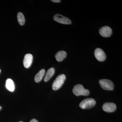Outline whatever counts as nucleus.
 <instances>
[{
    "instance_id": "nucleus-12",
    "label": "nucleus",
    "mask_w": 122,
    "mask_h": 122,
    "mask_svg": "<svg viewBox=\"0 0 122 122\" xmlns=\"http://www.w3.org/2000/svg\"><path fill=\"white\" fill-rule=\"evenodd\" d=\"M45 73V70L44 69L41 70L35 75L34 80L36 82H38L41 81Z\"/></svg>"
},
{
    "instance_id": "nucleus-17",
    "label": "nucleus",
    "mask_w": 122,
    "mask_h": 122,
    "mask_svg": "<svg viewBox=\"0 0 122 122\" xmlns=\"http://www.w3.org/2000/svg\"><path fill=\"white\" fill-rule=\"evenodd\" d=\"M1 108H2V107H1V106H0V110L1 109Z\"/></svg>"
},
{
    "instance_id": "nucleus-11",
    "label": "nucleus",
    "mask_w": 122,
    "mask_h": 122,
    "mask_svg": "<svg viewBox=\"0 0 122 122\" xmlns=\"http://www.w3.org/2000/svg\"><path fill=\"white\" fill-rule=\"evenodd\" d=\"M5 86L7 89L10 92H13L15 90V86L13 81L11 79H8L6 81Z\"/></svg>"
},
{
    "instance_id": "nucleus-19",
    "label": "nucleus",
    "mask_w": 122,
    "mask_h": 122,
    "mask_svg": "<svg viewBox=\"0 0 122 122\" xmlns=\"http://www.w3.org/2000/svg\"><path fill=\"white\" fill-rule=\"evenodd\" d=\"M1 70H0V72Z\"/></svg>"
},
{
    "instance_id": "nucleus-8",
    "label": "nucleus",
    "mask_w": 122,
    "mask_h": 122,
    "mask_svg": "<svg viewBox=\"0 0 122 122\" xmlns=\"http://www.w3.org/2000/svg\"><path fill=\"white\" fill-rule=\"evenodd\" d=\"M99 33L103 37H109L112 34V31L111 28L109 26H106L102 27L99 29Z\"/></svg>"
},
{
    "instance_id": "nucleus-4",
    "label": "nucleus",
    "mask_w": 122,
    "mask_h": 122,
    "mask_svg": "<svg viewBox=\"0 0 122 122\" xmlns=\"http://www.w3.org/2000/svg\"><path fill=\"white\" fill-rule=\"evenodd\" d=\"M99 84L103 89L106 90H113L114 85L113 82L109 79H101L99 81Z\"/></svg>"
},
{
    "instance_id": "nucleus-16",
    "label": "nucleus",
    "mask_w": 122,
    "mask_h": 122,
    "mask_svg": "<svg viewBox=\"0 0 122 122\" xmlns=\"http://www.w3.org/2000/svg\"><path fill=\"white\" fill-rule=\"evenodd\" d=\"M29 122H38L36 119H33L30 120Z\"/></svg>"
},
{
    "instance_id": "nucleus-10",
    "label": "nucleus",
    "mask_w": 122,
    "mask_h": 122,
    "mask_svg": "<svg viewBox=\"0 0 122 122\" xmlns=\"http://www.w3.org/2000/svg\"><path fill=\"white\" fill-rule=\"evenodd\" d=\"M67 53L66 52L63 51H59L55 55V57L57 61L58 62L63 61L66 57Z\"/></svg>"
},
{
    "instance_id": "nucleus-14",
    "label": "nucleus",
    "mask_w": 122,
    "mask_h": 122,
    "mask_svg": "<svg viewBox=\"0 0 122 122\" xmlns=\"http://www.w3.org/2000/svg\"><path fill=\"white\" fill-rule=\"evenodd\" d=\"M17 17L18 21L20 25H24L25 22V19L23 14L19 12L17 14Z\"/></svg>"
},
{
    "instance_id": "nucleus-5",
    "label": "nucleus",
    "mask_w": 122,
    "mask_h": 122,
    "mask_svg": "<svg viewBox=\"0 0 122 122\" xmlns=\"http://www.w3.org/2000/svg\"><path fill=\"white\" fill-rule=\"evenodd\" d=\"M53 18L55 21L61 24L69 25L72 23L70 19L61 14H55Z\"/></svg>"
},
{
    "instance_id": "nucleus-3",
    "label": "nucleus",
    "mask_w": 122,
    "mask_h": 122,
    "mask_svg": "<svg viewBox=\"0 0 122 122\" xmlns=\"http://www.w3.org/2000/svg\"><path fill=\"white\" fill-rule=\"evenodd\" d=\"M96 103V101L94 99L86 98L80 103L79 106L82 109H90L94 106Z\"/></svg>"
},
{
    "instance_id": "nucleus-15",
    "label": "nucleus",
    "mask_w": 122,
    "mask_h": 122,
    "mask_svg": "<svg viewBox=\"0 0 122 122\" xmlns=\"http://www.w3.org/2000/svg\"><path fill=\"white\" fill-rule=\"evenodd\" d=\"M51 1H52L53 2L57 3V2H61V0H52Z\"/></svg>"
},
{
    "instance_id": "nucleus-18",
    "label": "nucleus",
    "mask_w": 122,
    "mask_h": 122,
    "mask_svg": "<svg viewBox=\"0 0 122 122\" xmlns=\"http://www.w3.org/2000/svg\"></svg>"
},
{
    "instance_id": "nucleus-7",
    "label": "nucleus",
    "mask_w": 122,
    "mask_h": 122,
    "mask_svg": "<svg viewBox=\"0 0 122 122\" xmlns=\"http://www.w3.org/2000/svg\"><path fill=\"white\" fill-rule=\"evenodd\" d=\"M102 109L106 112L111 113L115 111L116 106L114 103L107 102L103 105Z\"/></svg>"
},
{
    "instance_id": "nucleus-9",
    "label": "nucleus",
    "mask_w": 122,
    "mask_h": 122,
    "mask_svg": "<svg viewBox=\"0 0 122 122\" xmlns=\"http://www.w3.org/2000/svg\"><path fill=\"white\" fill-rule=\"evenodd\" d=\"M33 57L30 54H28L24 57L23 63L25 68H28L31 66L33 61Z\"/></svg>"
},
{
    "instance_id": "nucleus-6",
    "label": "nucleus",
    "mask_w": 122,
    "mask_h": 122,
    "mask_svg": "<svg viewBox=\"0 0 122 122\" xmlns=\"http://www.w3.org/2000/svg\"><path fill=\"white\" fill-rule=\"evenodd\" d=\"M94 55L97 60L99 61H105L106 58V55L103 51L100 48H97L95 49Z\"/></svg>"
},
{
    "instance_id": "nucleus-2",
    "label": "nucleus",
    "mask_w": 122,
    "mask_h": 122,
    "mask_svg": "<svg viewBox=\"0 0 122 122\" xmlns=\"http://www.w3.org/2000/svg\"><path fill=\"white\" fill-rule=\"evenodd\" d=\"M66 79V76L64 74H61L58 76L53 83V89L57 90L60 89L63 85Z\"/></svg>"
},
{
    "instance_id": "nucleus-13",
    "label": "nucleus",
    "mask_w": 122,
    "mask_h": 122,
    "mask_svg": "<svg viewBox=\"0 0 122 122\" xmlns=\"http://www.w3.org/2000/svg\"><path fill=\"white\" fill-rule=\"evenodd\" d=\"M55 70L53 68H51L49 69L46 72V74L44 78V81L47 82L49 81L54 74Z\"/></svg>"
},
{
    "instance_id": "nucleus-1",
    "label": "nucleus",
    "mask_w": 122,
    "mask_h": 122,
    "mask_svg": "<svg viewBox=\"0 0 122 122\" xmlns=\"http://www.w3.org/2000/svg\"><path fill=\"white\" fill-rule=\"evenodd\" d=\"M73 93L77 96H88L90 94L89 90L85 89L83 86L81 84L75 85L73 88Z\"/></svg>"
}]
</instances>
